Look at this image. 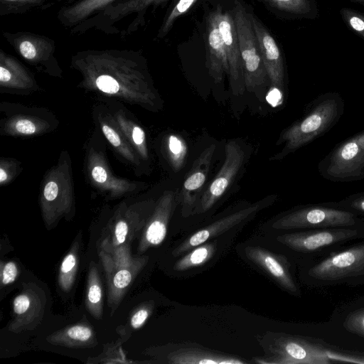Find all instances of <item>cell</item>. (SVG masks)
<instances>
[{"label": "cell", "instance_id": "obj_1", "mask_svg": "<svg viewBox=\"0 0 364 364\" xmlns=\"http://www.w3.org/2000/svg\"><path fill=\"white\" fill-rule=\"evenodd\" d=\"M70 67L81 75L80 87L112 100L158 112L162 100L143 56L127 49H88L75 53Z\"/></svg>", "mask_w": 364, "mask_h": 364}, {"label": "cell", "instance_id": "obj_2", "mask_svg": "<svg viewBox=\"0 0 364 364\" xmlns=\"http://www.w3.org/2000/svg\"><path fill=\"white\" fill-rule=\"evenodd\" d=\"M344 108L343 98L338 92L317 96L306 106L303 116L281 133L277 144L283 147L270 160H282L327 133L341 119Z\"/></svg>", "mask_w": 364, "mask_h": 364}, {"label": "cell", "instance_id": "obj_3", "mask_svg": "<svg viewBox=\"0 0 364 364\" xmlns=\"http://www.w3.org/2000/svg\"><path fill=\"white\" fill-rule=\"evenodd\" d=\"M301 279L312 287L364 284V239L303 267Z\"/></svg>", "mask_w": 364, "mask_h": 364}, {"label": "cell", "instance_id": "obj_4", "mask_svg": "<svg viewBox=\"0 0 364 364\" xmlns=\"http://www.w3.org/2000/svg\"><path fill=\"white\" fill-rule=\"evenodd\" d=\"M363 239L364 225L295 230L277 237L280 244L300 259L303 267Z\"/></svg>", "mask_w": 364, "mask_h": 364}, {"label": "cell", "instance_id": "obj_5", "mask_svg": "<svg viewBox=\"0 0 364 364\" xmlns=\"http://www.w3.org/2000/svg\"><path fill=\"white\" fill-rule=\"evenodd\" d=\"M75 189L72 161L68 151H62L57 163L45 173L39 194L41 215L47 229L62 218L75 213Z\"/></svg>", "mask_w": 364, "mask_h": 364}, {"label": "cell", "instance_id": "obj_6", "mask_svg": "<svg viewBox=\"0 0 364 364\" xmlns=\"http://www.w3.org/2000/svg\"><path fill=\"white\" fill-rule=\"evenodd\" d=\"M360 225H364V220L359 215L323 202L294 207L277 218L272 226L280 230H301Z\"/></svg>", "mask_w": 364, "mask_h": 364}, {"label": "cell", "instance_id": "obj_7", "mask_svg": "<svg viewBox=\"0 0 364 364\" xmlns=\"http://www.w3.org/2000/svg\"><path fill=\"white\" fill-rule=\"evenodd\" d=\"M318 171L332 182L364 179V129L337 144L320 160Z\"/></svg>", "mask_w": 364, "mask_h": 364}, {"label": "cell", "instance_id": "obj_8", "mask_svg": "<svg viewBox=\"0 0 364 364\" xmlns=\"http://www.w3.org/2000/svg\"><path fill=\"white\" fill-rule=\"evenodd\" d=\"M0 113V134L4 136H41L53 132L59 124L53 112L43 107L1 102Z\"/></svg>", "mask_w": 364, "mask_h": 364}, {"label": "cell", "instance_id": "obj_9", "mask_svg": "<svg viewBox=\"0 0 364 364\" xmlns=\"http://www.w3.org/2000/svg\"><path fill=\"white\" fill-rule=\"evenodd\" d=\"M14 50L38 71L62 78L63 70L55 55V41L48 36L28 31H2Z\"/></svg>", "mask_w": 364, "mask_h": 364}, {"label": "cell", "instance_id": "obj_10", "mask_svg": "<svg viewBox=\"0 0 364 364\" xmlns=\"http://www.w3.org/2000/svg\"><path fill=\"white\" fill-rule=\"evenodd\" d=\"M327 348L302 337L282 334L268 347L267 357L254 359L261 364H330Z\"/></svg>", "mask_w": 364, "mask_h": 364}, {"label": "cell", "instance_id": "obj_11", "mask_svg": "<svg viewBox=\"0 0 364 364\" xmlns=\"http://www.w3.org/2000/svg\"><path fill=\"white\" fill-rule=\"evenodd\" d=\"M242 60L245 86L249 91L262 86L267 74L262 60L259 46L249 17V13L237 1L233 10Z\"/></svg>", "mask_w": 364, "mask_h": 364}, {"label": "cell", "instance_id": "obj_12", "mask_svg": "<svg viewBox=\"0 0 364 364\" xmlns=\"http://www.w3.org/2000/svg\"><path fill=\"white\" fill-rule=\"evenodd\" d=\"M86 169L91 185L112 198L137 193L147 184L117 176L109 165L103 150L90 145L86 156Z\"/></svg>", "mask_w": 364, "mask_h": 364}, {"label": "cell", "instance_id": "obj_13", "mask_svg": "<svg viewBox=\"0 0 364 364\" xmlns=\"http://www.w3.org/2000/svg\"><path fill=\"white\" fill-rule=\"evenodd\" d=\"M245 151L235 140L228 141L225 148V160L218 173L200 197L193 214L209 210L228 191L243 167Z\"/></svg>", "mask_w": 364, "mask_h": 364}, {"label": "cell", "instance_id": "obj_14", "mask_svg": "<svg viewBox=\"0 0 364 364\" xmlns=\"http://www.w3.org/2000/svg\"><path fill=\"white\" fill-rule=\"evenodd\" d=\"M156 202L147 199L130 204L122 203L114 214L112 238L105 240L103 250L108 252L119 246L129 245L142 232Z\"/></svg>", "mask_w": 364, "mask_h": 364}, {"label": "cell", "instance_id": "obj_15", "mask_svg": "<svg viewBox=\"0 0 364 364\" xmlns=\"http://www.w3.org/2000/svg\"><path fill=\"white\" fill-rule=\"evenodd\" d=\"M46 304V296L42 289L33 283L24 284L13 301V319L8 330L18 333L34 329L43 318Z\"/></svg>", "mask_w": 364, "mask_h": 364}, {"label": "cell", "instance_id": "obj_16", "mask_svg": "<svg viewBox=\"0 0 364 364\" xmlns=\"http://www.w3.org/2000/svg\"><path fill=\"white\" fill-rule=\"evenodd\" d=\"M275 198V196H269L250 206L229 214L203 228L177 246L172 252L173 256L178 257L191 249L206 242L208 240L224 233L256 214L265 205L271 204Z\"/></svg>", "mask_w": 364, "mask_h": 364}, {"label": "cell", "instance_id": "obj_17", "mask_svg": "<svg viewBox=\"0 0 364 364\" xmlns=\"http://www.w3.org/2000/svg\"><path fill=\"white\" fill-rule=\"evenodd\" d=\"M178 197V191L167 190L158 198L154 209L141 232L137 249L139 254L164 242Z\"/></svg>", "mask_w": 364, "mask_h": 364}, {"label": "cell", "instance_id": "obj_18", "mask_svg": "<svg viewBox=\"0 0 364 364\" xmlns=\"http://www.w3.org/2000/svg\"><path fill=\"white\" fill-rule=\"evenodd\" d=\"M225 46L229 66V78L232 90L235 95L243 92L245 86L242 60L237 32L233 16L223 12L218 6L213 11Z\"/></svg>", "mask_w": 364, "mask_h": 364}, {"label": "cell", "instance_id": "obj_19", "mask_svg": "<svg viewBox=\"0 0 364 364\" xmlns=\"http://www.w3.org/2000/svg\"><path fill=\"white\" fill-rule=\"evenodd\" d=\"M245 252L250 260L263 269L282 289L295 296H301L300 288L287 257L257 246L247 247Z\"/></svg>", "mask_w": 364, "mask_h": 364}, {"label": "cell", "instance_id": "obj_20", "mask_svg": "<svg viewBox=\"0 0 364 364\" xmlns=\"http://www.w3.org/2000/svg\"><path fill=\"white\" fill-rule=\"evenodd\" d=\"M249 17L259 46L267 77L273 87L282 92L285 89V73L280 50L272 36L255 15Z\"/></svg>", "mask_w": 364, "mask_h": 364}, {"label": "cell", "instance_id": "obj_21", "mask_svg": "<svg viewBox=\"0 0 364 364\" xmlns=\"http://www.w3.org/2000/svg\"><path fill=\"white\" fill-rule=\"evenodd\" d=\"M215 151V144L206 147L194 161L183 183L180 196L181 212L184 217L193 214L207 180Z\"/></svg>", "mask_w": 364, "mask_h": 364}, {"label": "cell", "instance_id": "obj_22", "mask_svg": "<svg viewBox=\"0 0 364 364\" xmlns=\"http://www.w3.org/2000/svg\"><path fill=\"white\" fill-rule=\"evenodd\" d=\"M94 117L102 133L115 152L136 171L142 168V161L118 127L107 105H97Z\"/></svg>", "mask_w": 364, "mask_h": 364}, {"label": "cell", "instance_id": "obj_23", "mask_svg": "<svg viewBox=\"0 0 364 364\" xmlns=\"http://www.w3.org/2000/svg\"><path fill=\"white\" fill-rule=\"evenodd\" d=\"M40 87L33 74L14 56L0 49V91L29 95Z\"/></svg>", "mask_w": 364, "mask_h": 364}, {"label": "cell", "instance_id": "obj_24", "mask_svg": "<svg viewBox=\"0 0 364 364\" xmlns=\"http://www.w3.org/2000/svg\"><path fill=\"white\" fill-rule=\"evenodd\" d=\"M120 0H68L59 9L57 19L69 31L100 15Z\"/></svg>", "mask_w": 364, "mask_h": 364}, {"label": "cell", "instance_id": "obj_25", "mask_svg": "<svg viewBox=\"0 0 364 364\" xmlns=\"http://www.w3.org/2000/svg\"><path fill=\"white\" fill-rule=\"evenodd\" d=\"M206 66L216 83L220 82L224 73L228 75L229 66L225 46L214 12L208 16L206 29Z\"/></svg>", "mask_w": 364, "mask_h": 364}, {"label": "cell", "instance_id": "obj_26", "mask_svg": "<svg viewBox=\"0 0 364 364\" xmlns=\"http://www.w3.org/2000/svg\"><path fill=\"white\" fill-rule=\"evenodd\" d=\"M107 105L109 108L118 127L137 152L142 162H149V150L146 134L143 127L121 105V102L110 100Z\"/></svg>", "mask_w": 364, "mask_h": 364}, {"label": "cell", "instance_id": "obj_27", "mask_svg": "<svg viewBox=\"0 0 364 364\" xmlns=\"http://www.w3.org/2000/svg\"><path fill=\"white\" fill-rule=\"evenodd\" d=\"M146 257L134 258L128 265L117 267L112 275L107 279L108 285V304L112 314L115 311L125 294L132 280L145 266Z\"/></svg>", "mask_w": 364, "mask_h": 364}, {"label": "cell", "instance_id": "obj_28", "mask_svg": "<svg viewBox=\"0 0 364 364\" xmlns=\"http://www.w3.org/2000/svg\"><path fill=\"white\" fill-rule=\"evenodd\" d=\"M168 363L173 364H245L240 358L219 353L198 347H182L169 354Z\"/></svg>", "mask_w": 364, "mask_h": 364}, {"label": "cell", "instance_id": "obj_29", "mask_svg": "<svg viewBox=\"0 0 364 364\" xmlns=\"http://www.w3.org/2000/svg\"><path fill=\"white\" fill-rule=\"evenodd\" d=\"M46 339L51 344L73 348H90L97 343L92 328L85 323L68 326Z\"/></svg>", "mask_w": 364, "mask_h": 364}, {"label": "cell", "instance_id": "obj_30", "mask_svg": "<svg viewBox=\"0 0 364 364\" xmlns=\"http://www.w3.org/2000/svg\"><path fill=\"white\" fill-rule=\"evenodd\" d=\"M85 305L90 314L96 319H100L103 314L102 286L96 264H90Z\"/></svg>", "mask_w": 364, "mask_h": 364}, {"label": "cell", "instance_id": "obj_31", "mask_svg": "<svg viewBox=\"0 0 364 364\" xmlns=\"http://www.w3.org/2000/svg\"><path fill=\"white\" fill-rule=\"evenodd\" d=\"M215 252V242H205L189 250L174 264V269L186 271L206 263Z\"/></svg>", "mask_w": 364, "mask_h": 364}, {"label": "cell", "instance_id": "obj_32", "mask_svg": "<svg viewBox=\"0 0 364 364\" xmlns=\"http://www.w3.org/2000/svg\"><path fill=\"white\" fill-rule=\"evenodd\" d=\"M78 247L75 242L63 258L59 269L58 282L61 290L70 291L75 280L78 267Z\"/></svg>", "mask_w": 364, "mask_h": 364}, {"label": "cell", "instance_id": "obj_33", "mask_svg": "<svg viewBox=\"0 0 364 364\" xmlns=\"http://www.w3.org/2000/svg\"><path fill=\"white\" fill-rule=\"evenodd\" d=\"M164 150L173 170L179 171L187 156V146L184 139L176 134L167 135L164 139Z\"/></svg>", "mask_w": 364, "mask_h": 364}, {"label": "cell", "instance_id": "obj_34", "mask_svg": "<svg viewBox=\"0 0 364 364\" xmlns=\"http://www.w3.org/2000/svg\"><path fill=\"white\" fill-rule=\"evenodd\" d=\"M279 10L300 16L313 17L317 14L313 0H264Z\"/></svg>", "mask_w": 364, "mask_h": 364}, {"label": "cell", "instance_id": "obj_35", "mask_svg": "<svg viewBox=\"0 0 364 364\" xmlns=\"http://www.w3.org/2000/svg\"><path fill=\"white\" fill-rule=\"evenodd\" d=\"M47 0H0V16L21 14L43 6Z\"/></svg>", "mask_w": 364, "mask_h": 364}, {"label": "cell", "instance_id": "obj_36", "mask_svg": "<svg viewBox=\"0 0 364 364\" xmlns=\"http://www.w3.org/2000/svg\"><path fill=\"white\" fill-rule=\"evenodd\" d=\"M342 326L347 331L364 338V306L346 313Z\"/></svg>", "mask_w": 364, "mask_h": 364}, {"label": "cell", "instance_id": "obj_37", "mask_svg": "<svg viewBox=\"0 0 364 364\" xmlns=\"http://www.w3.org/2000/svg\"><path fill=\"white\" fill-rule=\"evenodd\" d=\"M198 0H179L166 17L160 27L158 36L163 38L171 28L173 23L182 14H185Z\"/></svg>", "mask_w": 364, "mask_h": 364}, {"label": "cell", "instance_id": "obj_38", "mask_svg": "<svg viewBox=\"0 0 364 364\" xmlns=\"http://www.w3.org/2000/svg\"><path fill=\"white\" fill-rule=\"evenodd\" d=\"M21 162L14 158L1 157L0 159V185L10 183L21 172Z\"/></svg>", "mask_w": 364, "mask_h": 364}, {"label": "cell", "instance_id": "obj_39", "mask_svg": "<svg viewBox=\"0 0 364 364\" xmlns=\"http://www.w3.org/2000/svg\"><path fill=\"white\" fill-rule=\"evenodd\" d=\"M336 207L364 215V192L350 194L338 201H331Z\"/></svg>", "mask_w": 364, "mask_h": 364}, {"label": "cell", "instance_id": "obj_40", "mask_svg": "<svg viewBox=\"0 0 364 364\" xmlns=\"http://www.w3.org/2000/svg\"><path fill=\"white\" fill-rule=\"evenodd\" d=\"M340 14L346 25L364 38V15L348 8H343Z\"/></svg>", "mask_w": 364, "mask_h": 364}, {"label": "cell", "instance_id": "obj_41", "mask_svg": "<svg viewBox=\"0 0 364 364\" xmlns=\"http://www.w3.org/2000/svg\"><path fill=\"white\" fill-rule=\"evenodd\" d=\"M326 353L328 359L331 363H350L364 364V356L341 353L336 350L326 348Z\"/></svg>", "mask_w": 364, "mask_h": 364}, {"label": "cell", "instance_id": "obj_42", "mask_svg": "<svg viewBox=\"0 0 364 364\" xmlns=\"http://www.w3.org/2000/svg\"><path fill=\"white\" fill-rule=\"evenodd\" d=\"M18 274V267L14 262L10 261L4 264L1 262L0 279L2 286L13 283L17 278Z\"/></svg>", "mask_w": 364, "mask_h": 364}, {"label": "cell", "instance_id": "obj_43", "mask_svg": "<svg viewBox=\"0 0 364 364\" xmlns=\"http://www.w3.org/2000/svg\"><path fill=\"white\" fill-rule=\"evenodd\" d=\"M153 304H149L139 308L130 318L131 326L134 329L141 328L152 312Z\"/></svg>", "mask_w": 364, "mask_h": 364}, {"label": "cell", "instance_id": "obj_44", "mask_svg": "<svg viewBox=\"0 0 364 364\" xmlns=\"http://www.w3.org/2000/svg\"><path fill=\"white\" fill-rule=\"evenodd\" d=\"M350 1L357 3V4H359L362 5L363 6H364V0H350Z\"/></svg>", "mask_w": 364, "mask_h": 364}]
</instances>
